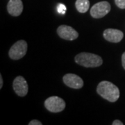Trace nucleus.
Listing matches in <instances>:
<instances>
[{
  "mask_svg": "<svg viewBox=\"0 0 125 125\" xmlns=\"http://www.w3.org/2000/svg\"><path fill=\"white\" fill-rule=\"evenodd\" d=\"M97 92L103 98L111 102H115L120 97V90L110 81H103L97 85Z\"/></svg>",
  "mask_w": 125,
  "mask_h": 125,
  "instance_id": "f257e3e1",
  "label": "nucleus"
},
{
  "mask_svg": "<svg viewBox=\"0 0 125 125\" xmlns=\"http://www.w3.org/2000/svg\"><path fill=\"white\" fill-rule=\"evenodd\" d=\"M74 60L77 64L85 67H99L103 63L102 58L99 56L86 52H82L77 54Z\"/></svg>",
  "mask_w": 125,
  "mask_h": 125,
  "instance_id": "f03ea898",
  "label": "nucleus"
},
{
  "mask_svg": "<svg viewBox=\"0 0 125 125\" xmlns=\"http://www.w3.org/2000/svg\"><path fill=\"white\" fill-rule=\"evenodd\" d=\"M27 52V43L25 40H20L16 42L9 50V57L13 60H19L23 58Z\"/></svg>",
  "mask_w": 125,
  "mask_h": 125,
  "instance_id": "7ed1b4c3",
  "label": "nucleus"
},
{
  "mask_svg": "<svg viewBox=\"0 0 125 125\" xmlns=\"http://www.w3.org/2000/svg\"><path fill=\"white\" fill-rule=\"evenodd\" d=\"M45 108L52 113H60L65 108V102L62 98L57 96H52L45 101Z\"/></svg>",
  "mask_w": 125,
  "mask_h": 125,
  "instance_id": "20e7f679",
  "label": "nucleus"
},
{
  "mask_svg": "<svg viewBox=\"0 0 125 125\" xmlns=\"http://www.w3.org/2000/svg\"><path fill=\"white\" fill-rule=\"evenodd\" d=\"M111 10V5L110 4L103 1L95 4L92 6L90 9V15L94 18H102L106 15Z\"/></svg>",
  "mask_w": 125,
  "mask_h": 125,
  "instance_id": "39448f33",
  "label": "nucleus"
},
{
  "mask_svg": "<svg viewBox=\"0 0 125 125\" xmlns=\"http://www.w3.org/2000/svg\"><path fill=\"white\" fill-rule=\"evenodd\" d=\"M14 91L18 96L24 97L28 93L29 86L27 81L22 76H17L13 81V83Z\"/></svg>",
  "mask_w": 125,
  "mask_h": 125,
  "instance_id": "423d86ee",
  "label": "nucleus"
},
{
  "mask_svg": "<svg viewBox=\"0 0 125 125\" xmlns=\"http://www.w3.org/2000/svg\"><path fill=\"white\" fill-rule=\"evenodd\" d=\"M57 33L61 38L66 40H74L79 37V33L72 27L61 25L57 29Z\"/></svg>",
  "mask_w": 125,
  "mask_h": 125,
  "instance_id": "0eeeda50",
  "label": "nucleus"
},
{
  "mask_svg": "<svg viewBox=\"0 0 125 125\" xmlns=\"http://www.w3.org/2000/svg\"><path fill=\"white\" fill-rule=\"evenodd\" d=\"M64 83L74 89H80L83 86V81L80 76L75 74H67L63 76Z\"/></svg>",
  "mask_w": 125,
  "mask_h": 125,
  "instance_id": "6e6552de",
  "label": "nucleus"
},
{
  "mask_svg": "<svg viewBox=\"0 0 125 125\" xmlns=\"http://www.w3.org/2000/svg\"><path fill=\"white\" fill-rule=\"evenodd\" d=\"M104 38L111 42H120L124 37L122 31L115 29H107L104 31Z\"/></svg>",
  "mask_w": 125,
  "mask_h": 125,
  "instance_id": "1a4fd4ad",
  "label": "nucleus"
},
{
  "mask_svg": "<svg viewBox=\"0 0 125 125\" xmlns=\"http://www.w3.org/2000/svg\"><path fill=\"white\" fill-rule=\"evenodd\" d=\"M23 7L22 0H9L7 4V10L10 15L18 17L22 13Z\"/></svg>",
  "mask_w": 125,
  "mask_h": 125,
  "instance_id": "9d476101",
  "label": "nucleus"
},
{
  "mask_svg": "<svg viewBox=\"0 0 125 125\" xmlns=\"http://www.w3.org/2000/svg\"><path fill=\"white\" fill-rule=\"evenodd\" d=\"M75 6L77 10L81 13H86L90 7L89 0H76Z\"/></svg>",
  "mask_w": 125,
  "mask_h": 125,
  "instance_id": "9b49d317",
  "label": "nucleus"
},
{
  "mask_svg": "<svg viewBox=\"0 0 125 125\" xmlns=\"http://www.w3.org/2000/svg\"><path fill=\"white\" fill-rule=\"evenodd\" d=\"M66 7H65V6L64 4H59L58 5V7H57V10H58V12L60 14H63L65 13V11H66Z\"/></svg>",
  "mask_w": 125,
  "mask_h": 125,
  "instance_id": "f8f14e48",
  "label": "nucleus"
},
{
  "mask_svg": "<svg viewBox=\"0 0 125 125\" xmlns=\"http://www.w3.org/2000/svg\"><path fill=\"white\" fill-rule=\"evenodd\" d=\"M116 6L121 9H125V0H115Z\"/></svg>",
  "mask_w": 125,
  "mask_h": 125,
  "instance_id": "ddd939ff",
  "label": "nucleus"
},
{
  "mask_svg": "<svg viewBox=\"0 0 125 125\" xmlns=\"http://www.w3.org/2000/svg\"><path fill=\"white\" fill-rule=\"evenodd\" d=\"M42 122H40L39 120H31L29 123V125H42Z\"/></svg>",
  "mask_w": 125,
  "mask_h": 125,
  "instance_id": "4468645a",
  "label": "nucleus"
},
{
  "mask_svg": "<svg viewBox=\"0 0 125 125\" xmlns=\"http://www.w3.org/2000/svg\"><path fill=\"white\" fill-rule=\"evenodd\" d=\"M122 66L125 70V52H124L122 56Z\"/></svg>",
  "mask_w": 125,
  "mask_h": 125,
  "instance_id": "2eb2a0df",
  "label": "nucleus"
},
{
  "mask_svg": "<svg viewBox=\"0 0 125 125\" xmlns=\"http://www.w3.org/2000/svg\"><path fill=\"white\" fill-rule=\"evenodd\" d=\"M113 125H123V123L121 122L120 120H115L113 121V122L112 123Z\"/></svg>",
  "mask_w": 125,
  "mask_h": 125,
  "instance_id": "dca6fc26",
  "label": "nucleus"
},
{
  "mask_svg": "<svg viewBox=\"0 0 125 125\" xmlns=\"http://www.w3.org/2000/svg\"><path fill=\"white\" fill-rule=\"evenodd\" d=\"M3 87V78L1 74H0V88H2Z\"/></svg>",
  "mask_w": 125,
  "mask_h": 125,
  "instance_id": "f3484780",
  "label": "nucleus"
}]
</instances>
